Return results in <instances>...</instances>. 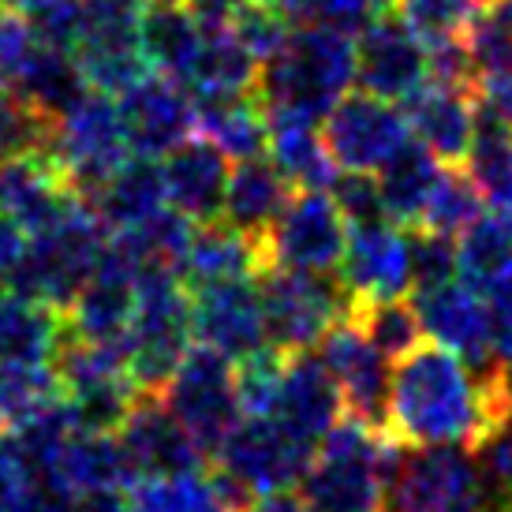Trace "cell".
<instances>
[{
  "label": "cell",
  "mask_w": 512,
  "mask_h": 512,
  "mask_svg": "<svg viewBox=\"0 0 512 512\" xmlns=\"http://www.w3.org/2000/svg\"><path fill=\"white\" fill-rule=\"evenodd\" d=\"M505 415V367L479 374L468 359L434 341H423L393 363L385 434L408 449H471Z\"/></svg>",
  "instance_id": "6da1fadb"
},
{
  "label": "cell",
  "mask_w": 512,
  "mask_h": 512,
  "mask_svg": "<svg viewBox=\"0 0 512 512\" xmlns=\"http://www.w3.org/2000/svg\"><path fill=\"white\" fill-rule=\"evenodd\" d=\"M356 83V34L296 27L258 68L255 94L270 120L322 124Z\"/></svg>",
  "instance_id": "7a4b0ae2"
},
{
  "label": "cell",
  "mask_w": 512,
  "mask_h": 512,
  "mask_svg": "<svg viewBox=\"0 0 512 512\" xmlns=\"http://www.w3.org/2000/svg\"><path fill=\"white\" fill-rule=\"evenodd\" d=\"M400 453L397 438L344 415L318 441L311 468L299 479V498L311 512H374L385 501Z\"/></svg>",
  "instance_id": "3957f363"
},
{
  "label": "cell",
  "mask_w": 512,
  "mask_h": 512,
  "mask_svg": "<svg viewBox=\"0 0 512 512\" xmlns=\"http://www.w3.org/2000/svg\"><path fill=\"white\" fill-rule=\"evenodd\" d=\"M105 232L101 217L86 199H75L53 225L30 232L27 251L15 266L8 288L30 299H42L57 311H68L83 285L94 277L105 255Z\"/></svg>",
  "instance_id": "277c9868"
},
{
  "label": "cell",
  "mask_w": 512,
  "mask_h": 512,
  "mask_svg": "<svg viewBox=\"0 0 512 512\" xmlns=\"http://www.w3.org/2000/svg\"><path fill=\"white\" fill-rule=\"evenodd\" d=\"M191 299L180 277H150L139 285V307L124 337L131 382L143 397H161L191 352Z\"/></svg>",
  "instance_id": "5b68a950"
},
{
  "label": "cell",
  "mask_w": 512,
  "mask_h": 512,
  "mask_svg": "<svg viewBox=\"0 0 512 512\" xmlns=\"http://www.w3.org/2000/svg\"><path fill=\"white\" fill-rule=\"evenodd\" d=\"M131 157L128 131L116 98L90 90L68 116L53 124V143L45 150V161L60 172V180L79 199H94L101 184Z\"/></svg>",
  "instance_id": "8992f818"
},
{
  "label": "cell",
  "mask_w": 512,
  "mask_h": 512,
  "mask_svg": "<svg viewBox=\"0 0 512 512\" xmlns=\"http://www.w3.org/2000/svg\"><path fill=\"white\" fill-rule=\"evenodd\" d=\"M165 404L187 427L202 456H217L228 434L243 423L240 367L217 348L191 344L184 363L176 367L172 382L165 385Z\"/></svg>",
  "instance_id": "52a82bcc"
},
{
  "label": "cell",
  "mask_w": 512,
  "mask_h": 512,
  "mask_svg": "<svg viewBox=\"0 0 512 512\" xmlns=\"http://www.w3.org/2000/svg\"><path fill=\"white\" fill-rule=\"evenodd\" d=\"M258 292H262L270 348L285 356L318 348L329 329L352 314V299L329 273L262 270Z\"/></svg>",
  "instance_id": "ba28073f"
},
{
  "label": "cell",
  "mask_w": 512,
  "mask_h": 512,
  "mask_svg": "<svg viewBox=\"0 0 512 512\" xmlns=\"http://www.w3.org/2000/svg\"><path fill=\"white\" fill-rule=\"evenodd\" d=\"M53 370L72 404L79 430L116 434L135 408V400L143 397L131 382L124 344H94L68 333V341L60 344L53 359Z\"/></svg>",
  "instance_id": "9c48e42d"
},
{
  "label": "cell",
  "mask_w": 512,
  "mask_h": 512,
  "mask_svg": "<svg viewBox=\"0 0 512 512\" xmlns=\"http://www.w3.org/2000/svg\"><path fill=\"white\" fill-rule=\"evenodd\" d=\"M389 512H494L475 456L464 445L408 449L385 486Z\"/></svg>",
  "instance_id": "30bf717a"
},
{
  "label": "cell",
  "mask_w": 512,
  "mask_h": 512,
  "mask_svg": "<svg viewBox=\"0 0 512 512\" xmlns=\"http://www.w3.org/2000/svg\"><path fill=\"white\" fill-rule=\"evenodd\" d=\"M150 4L154 0H83V34L72 53L94 90L120 98L150 75L143 49V19Z\"/></svg>",
  "instance_id": "8fae6325"
},
{
  "label": "cell",
  "mask_w": 512,
  "mask_h": 512,
  "mask_svg": "<svg viewBox=\"0 0 512 512\" xmlns=\"http://www.w3.org/2000/svg\"><path fill=\"white\" fill-rule=\"evenodd\" d=\"M348 217L333 202L329 191H299L288 210L277 217L270 236L262 240L266 270L296 273H333L341 270L348 247Z\"/></svg>",
  "instance_id": "7c38bea8"
},
{
  "label": "cell",
  "mask_w": 512,
  "mask_h": 512,
  "mask_svg": "<svg viewBox=\"0 0 512 512\" xmlns=\"http://www.w3.org/2000/svg\"><path fill=\"white\" fill-rule=\"evenodd\" d=\"M322 135L337 169L341 172H378L393 161V157L412 143V128L404 109H397L393 101L374 98L367 90L344 94L337 101V109L322 120Z\"/></svg>",
  "instance_id": "4fadbf2b"
},
{
  "label": "cell",
  "mask_w": 512,
  "mask_h": 512,
  "mask_svg": "<svg viewBox=\"0 0 512 512\" xmlns=\"http://www.w3.org/2000/svg\"><path fill=\"white\" fill-rule=\"evenodd\" d=\"M314 460V449L292 438L270 415H247L240 427L228 434L217 453V468H225L236 483H243L255 498L281 494L299 486Z\"/></svg>",
  "instance_id": "5bb4252c"
},
{
  "label": "cell",
  "mask_w": 512,
  "mask_h": 512,
  "mask_svg": "<svg viewBox=\"0 0 512 512\" xmlns=\"http://www.w3.org/2000/svg\"><path fill=\"white\" fill-rule=\"evenodd\" d=\"M318 359L337 378L348 419H359L367 427L385 430V408H389V356L367 337L356 314L341 318L318 344Z\"/></svg>",
  "instance_id": "9a60e30c"
},
{
  "label": "cell",
  "mask_w": 512,
  "mask_h": 512,
  "mask_svg": "<svg viewBox=\"0 0 512 512\" xmlns=\"http://www.w3.org/2000/svg\"><path fill=\"white\" fill-rule=\"evenodd\" d=\"M356 83L374 98L408 101L430 83V45L397 12L356 34Z\"/></svg>",
  "instance_id": "2e32d148"
},
{
  "label": "cell",
  "mask_w": 512,
  "mask_h": 512,
  "mask_svg": "<svg viewBox=\"0 0 512 512\" xmlns=\"http://www.w3.org/2000/svg\"><path fill=\"white\" fill-rule=\"evenodd\" d=\"M337 281L352 299V311L412 292V243L393 221L352 225Z\"/></svg>",
  "instance_id": "e0dca14e"
},
{
  "label": "cell",
  "mask_w": 512,
  "mask_h": 512,
  "mask_svg": "<svg viewBox=\"0 0 512 512\" xmlns=\"http://www.w3.org/2000/svg\"><path fill=\"white\" fill-rule=\"evenodd\" d=\"M412 303L419 311L427 341L468 359L479 374H490V370L501 367L498 352H494V326H490V307H486L483 288L456 277L449 285L412 292Z\"/></svg>",
  "instance_id": "ac0fdd59"
},
{
  "label": "cell",
  "mask_w": 512,
  "mask_h": 512,
  "mask_svg": "<svg viewBox=\"0 0 512 512\" xmlns=\"http://www.w3.org/2000/svg\"><path fill=\"white\" fill-rule=\"evenodd\" d=\"M191 296H195L191 299V326H195L199 344L217 348L232 363H243L262 348H270L258 277L195 288Z\"/></svg>",
  "instance_id": "d6986e66"
},
{
  "label": "cell",
  "mask_w": 512,
  "mask_h": 512,
  "mask_svg": "<svg viewBox=\"0 0 512 512\" xmlns=\"http://www.w3.org/2000/svg\"><path fill=\"white\" fill-rule=\"evenodd\" d=\"M116 105H120V116H124L131 154L165 157L184 139H191L195 128H199L195 98L187 94V86L172 83V79L157 72H150L131 90H124L116 98Z\"/></svg>",
  "instance_id": "ffe728a7"
},
{
  "label": "cell",
  "mask_w": 512,
  "mask_h": 512,
  "mask_svg": "<svg viewBox=\"0 0 512 512\" xmlns=\"http://www.w3.org/2000/svg\"><path fill=\"white\" fill-rule=\"evenodd\" d=\"M344 397L337 378L329 367L311 352L285 356V370L277 382V397H273L270 419L299 438L303 445L318 449V441L344 419Z\"/></svg>",
  "instance_id": "44dd1931"
},
{
  "label": "cell",
  "mask_w": 512,
  "mask_h": 512,
  "mask_svg": "<svg viewBox=\"0 0 512 512\" xmlns=\"http://www.w3.org/2000/svg\"><path fill=\"white\" fill-rule=\"evenodd\" d=\"M128 460L139 479H157V475H184V471L206 468V456L187 434V427L172 415L165 397H139L128 412L124 427L116 430Z\"/></svg>",
  "instance_id": "7402d4cb"
},
{
  "label": "cell",
  "mask_w": 512,
  "mask_h": 512,
  "mask_svg": "<svg viewBox=\"0 0 512 512\" xmlns=\"http://www.w3.org/2000/svg\"><path fill=\"white\" fill-rule=\"evenodd\" d=\"M412 139L449 169H464L479 135V101L471 86L427 83L415 98L404 101Z\"/></svg>",
  "instance_id": "603a6c76"
},
{
  "label": "cell",
  "mask_w": 512,
  "mask_h": 512,
  "mask_svg": "<svg viewBox=\"0 0 512 512\" xmlns=\"http://www.w3.org/2000/svg\"><path fill=\"white\" fill-rule=\"evenodd\" d=\"M135 307H139V281L113 255V247L105 243V255H101L94 277L86 281L75 303L64 311L68 333L94 344H124Z\"/></svg>",
  "instance_id": "cb8c5ba5"
},
{
  "label": "cell",
  "mask_w": 512,
  "mask_h": 512,
  "mask_svg": "<svg viewBox=\"0 0 512 512\" xmlns=\"http://www.w3.org/2000/svg\"><path fill=\"white\" fill-rule=\"evenodd\" d=\"M165 172V191L169 206L191 217L195 225H214L225 214V191H228V154L206 135H191L184 143L169 150L161 161Z\"/></svg>",
  "instance_id": "d4e9b609"
},
{
  "label": "cell",
  "mask_w": 512,
  "mask_h": 512,
  "mask_svg": "<svg viewBox=\"0 0 512 512\" xmlns=\"http://www.w3.org/2000/svg\"><path fill=\"white\" fill-rule=\"evenodd\" d=\"M191 240H195V221L165 206L139 225L116 232V240H109V247L143 285L150 277H180Z\"/></svg>",
  "instance_id": "484cf974"
},
{
  "label": "cell",
  "mask_w": 512,
  "mask_h": 512,
  "mask_svg": "<svg viewBox=\"0 0 512 512\" xmlns=\"http://www.w3.org/2000/svg\"><path fill=\"white\" fill-rule=\"evenodd\" d=\"M292 199H296V187L285 180V172L266 157H251V161L232 165L225 191V214L221 217L236 232L262 243Z\"/></svg>",
  "instance_id": "4316f807"
},
{
  "label": "cell",
  "mask_w": 512,
  "mask_h": 512,
  "mask_svg": "<svg viewBox=\"0 0 512 512\" xmlns=\"http://www.w3.org/2000/svg\"><path fill=\"white\" fill-rule=\"evenodd\" d=\"M75 199L79 195L68 191L60 172L45 157L0 161V210L27 228V236L53 225Z\"/></svg>",
  "instance_id": "83f0119b"
},
{
  "label": "cell",
  "mask_w": 512,
  "mask_h": 512,
  "mask_svg": "<svg viewBox=\"0 0 512 512\" xmlns=\"http://www.w3.org/2000/svg\"><path fill=\"white\" fill-rule=\"evenodd\" d=\"M8 90H12L15 98L27 101L30 109H38V113L57 124L60 116L72 113L94 86L86 83V75L72 49H57V45L38 42L27 53L23 68L15 72Z\"/></svg>",
  "instance_id": "f1b7e54d"
},
{
  "label": "cell",
  "mask_w": 512,
  "mask_h": 512,
  "mask_svg": "<svg viewBox=\"0 0 512 512\" xmlns=\"http://www.w3.org/2000/svg\"><path fill=\"white\" fill-rule=\"evenodd\" d=\"M64 341V311L23 292H0V363H49Z\"/></svg>",
  "instance_id": "f546056e"
},
{
  "label": "cell",
  "mask_w": 512,
  "mask_h": 512,
  "mask_svg": "<svg viewBox=\"0 0 512 512\" xmlns=\"http://www.w3.org/2000/svg\"><path fill=\"white\" fill-rule=\"evenodd\" d=\"M266 270V255L262 243L236 232L225 221L195 228V240L187 247L184 258V281L191 292L206 285H221V281H243V277H258Z\"/></svg>",
  "instance_id": "4dcf8cb0"
},
{
  "label": "cell",
  "mask_w": 512,
  "mask_h": 512,
  "mask_svg": "<svg viewBox=\"0 0 512 512\" xmlns=\"http://www.w3.org/2000/svg\"><path fill=\"white\" fill-rule=\"evenodd\" d=\"M94 214L101 217V225L124 232V228L139 225L146 217H154L157 210L169 206V191H165V172L157 157L131 154L120 169L101 184V191L90 199Z\"/></svg>",
  "instance_id": "1f68e13d"
},
{
  "label": "cell",
  "mask_w": 512,
  "mask_h": 512,
  "mask_svg": "<svg viewBox=\"0 0 512 512\" xmlns=\"http://www.w3.org/2000/svg\"><path fill=\"white\" fill-rule=\"evenodd\" d=\"M202 38H206V23L195 12H187L184 4H169V0L150 4L143 19V49L150 72L187 86L202 53Z\"/></svg>",
  "instance_id": "d6a6232c"
},
{
  "label": "cell",
  "mask_w": 512,
  "mask_h": 512,
  "mask_svg": "<svg viewBox=\"0 0 512 512\" xmlns=\"http://www.w3.org/2000/svg\"><path fill=\"white\" fill-rule=\"evenodd\" d=\"M258 57L243 45L232 23H206L202 53L195 60V72L187 79L191 98H228V94H255Z\"/></svg>",
  "instance_id": "836d02e7"
},
{
  "label": "cell",
  "mask_w": 512,
  "mask_h": 512,
  "mask_svg": "<svg viewBox=\"0 0 512 512\" xmlns=\"http://www.w3.org/2000/svg\"><path fill=\"white\" fill-rule=\"evenodd\" d=\"M449 165H441L423 143H408L382 172H378V191H382L385 217L400 228H419L427 214L430 199L438 191L441 176Z\"/></svg>",
  "instance_id": "e575fe53"
},
{
  "label": "cell",
  "mask_w": 512,
  "mask_h": 512,
  "mask_svg": "<svg viewBox=\"0 0 512 512\" xmlns=\"http://www.w3.org/2000/svg\"><path fill=\"white\" fill-rule=\"evenodd\" d=\"M202 135L228 154V161H251L270 150V116L258 94L195 98Z\"/></svg>",
  "instance_id": "d590c367"
},
{
  "label": "cell",
  "mask_w": 512,
  "mask_h": 512,
  "mask_svg": "<svg viewBox=\"0 0 512 512\" xmlns=\"http://www.w3.org/2000/svg\"><path fill=\"white\" fill-rule=\"evenodd\" d=\"M60 479L72 486L75 498L90 490H131L139 483L120 434H101V430H75V438L60 456Z\"/></svg>",
  "instance_id": "8d00e7d4"
},
{
  "label": "cell",
  "mask_w": 512,
  "mask_h": 512,
  "mask_svg": "<svg viewBox=\"0 0 512 512\" xmlns=\"http://www.w3.org/2000/svg\"><path fill=\"white\" fill-rule=\"evenodd\" d=\"M270 161L296 191H329L341 176L326 135L307 120H270Z\"/></svg>",
  "instance_id": "74e56055"
},
{
  "label": "cell",
  "mask_w": 512,
  "mask_h": 512,
  "mask_svg": "<svg viewBox=\"0 0 512 512\" xmlns=\"http://www.w3.org/2000/svg\"><path fill=\"white\" fill-rule=\"evenodd\" d=\"M456 247H460V277L486 292L512 273V217L486 210L456 240Z\"/></svg>",
  "instance_id": "f35d334b"
},
{
  "label": "cell",
  "mask_w": 512,
  "mask_h": 512,
  "mask_svg": "<svg viewBox=\"0 0 512 512\" xmlns=\"http://www.w3.org/2000/svg\"><path fill=\"white\" fill-rule=\"evenodd\" d=\"M60 397L64 389L49 363H0V430L19 427Z\"/></svg>",
  "instance_id": "ab89813d"
},
{
  "label": "cell",
  "mask_w": 512,
  "mask_h": 512,
  "mask_svg": "<svg viewBox=\"0 0 512 512\" xmlns=\"http://www.w3.org/2000/svg\"><path fill=\"white\" fill-rule=\"evenodd\" d=\"M486 214V199L479 184L471 180L468 169H445L438 191L430 199L427 214H423V225L438 236H449V240H460L479 217Z\"/></svg>",
  "instance_id": "60d3db41"
},
{
  "label": "cell",
  "mask_w": 512,
  "mask_h": 512,
  "mask_svg": "<svg viewBox=\"0 0 512 512\" xmlns=\"http://www.w3.org/2000/svg\"><path fill=\"white\" fill-rule=\"evenodd\" d=\"M490 0H393V12L423 38L434 42H464L475 19Z\"/></svg>",
  "instance_id": "b9f144b4"
},
{
  "label": "cell",
  "mask_w": 512,
  "mask_h": 512,
  "mask_svg": "<svg viewBox=\"0 0 512 512\" xmlns=\"http://www.w3.org/2000/svg\"><path fill=\"white\" fill-rule=\"evenodd\" d=\"M352 314L359 318V326L367 329L370 341L389 356V363H397L400 356H408L412 348H419V344L427 341L419 311H415V303L408 296L367 303V307H356Z\"/></svg>",
  "instance_id": "7bdbcfd3"
},
{
  "label": "cell",
  "mask_w": 512,
  "mask_h": 512,
  "mask_svg": "<svg viewBox=\"0 0 512 512\" xmlns=\"http://www.w3.org/2000/svg\"><path fill=\"white\" fill-rule=\"evenodd\" d=\"M292 27H333L344 34L367 30L374 19L393 12V0H273Z\"/></svg>",
  "instance_id": "ee69618b"
},
{
  "label": "cell",
  "mask_w": 512,
  "mask_h": 512,
  "mask_svg": "<svg viewBox=\"0 0 512 512\" xmlns=\"http://www.w3.org/2000/svg\"><path fill=\"white\" fill-rule=\"evenodd\" d=\"M464 42L475 64V79L512 75V0H490Z\"/></svg>",
  "instance_id": "f6af8a7d"
},
{
  "label": "cell",
  "mask_w": 512,
  "mask_h": 512,
  "mask_svg": "<svg viewBox=\"0 0 512 512\" xmlns=\"http://www.w3.org/2000/svg\"><path fill=\"white\" fill-rule=\"evenodd\" d=\"M471 456H475V468H479L494 512L512 509V412L471 445Z\"/></svg>",
  "instance_id": "bcb514c9"
},
{
  "label": "cell",
  "mask_w": 512,
  "mask_h": 512,
  "mask_svg": "<svg viewBox=\"0 0 512 512\" xmlns=\"http://www.w3.org/2000/svg\"><path fill=\"white\" fill-rule=\"evenodd\" d=\"M15 8L42 45L75 49L83 34V0H15Z\"/></svg>",
  "instance_id": "7dc6e473"
},
{
  "label": "cell",
  "mask_w": 512,
  "mask_h": 512,
  "mask_svg": "<svg viewBox=\"0 0 512 512\" xmlns=\"http://www.w3.org/2000/svg\"><path fill=\"white\" fill-rule=\"evenodd\" d=\"M412 292L449 285L460 277V247L449 236H438L430 228H412Z\"/></svg>",
  "instance_id": "c3c4849f"
},
{
  "label": "cell",
  "mask_w": 512,
  "mask_h": 512,
  "mask_svg": "<svg viewBox=\"0 0 512 512\" xmlns=\"http://www.w3.org/2000/svg\"><path fill=\"white\" fill-rule=\"evenodd\" d=\"M228 23H232V30L243 38V45L258 57V64H266V60L285 45L288 34H292L288 15L281 12L273 0H247Z\"/></svg>",
  "instance_id": "681fc988"
},
{
  "label": "cell",
  "mask_w": 512,
  "mask_h": 512,
  "mask_svg": "<svg viewBox=\"0 0 512 512\" xmlns=\"http://www.w3.org/2000/svg\"><path fill=\"white\" fill-rule=\"evenodd\" d=\"M333 202L341 206L348 225H370V221H389L382 206V191H378V176L367 172H341L337 184L329 187Z\"/></svg>",
  "instance_id": "f907efd6"
},
{
  "label": "cell",
  "mask_w": 512,
  "mask_h": 512,
  "mask_svg": "<svg viewBox=\"0 0 512 512\" xmlns=\"http://www.w3.org/2000/svg\"><path fill=\"white\" fill-rule=\"evenodd\" d=\"M34 45H38V38L27 27L23 12L12 8V4H4L0 8V90L12 86L15 72L23 68V60H27V53Z\"/></svg>",
  "instance_id": "816d5d0a"
},
{
  "label": "cell",
  "mask_w": 512,
  "mask_h": 512,
  "mask_svg": "<svg viewBox=\"0 0 512 512\" xmlns=\"http://www.w3.org/2000/svg\"><path fill=\"white\" fill-rule=\"evenodd\" d=\"M75 494L72 486L64 483L60 475H49V479H30L23 483V490L12 498V505L4 512H72Z\"/></svg>",
  "instance_id": "f5cc1de1"
},
{
  "label": "cell",
  "mask_w": 512,
  "mask_h": 512,
  "mask_svg": "<svg viewBox=\"0 0 512 512\" xmlns=\"http://www.w3.org/2000/svg\"><path fill=\"white\" fill-rule=\"evenodd\" d=\"M486 307H490V326H494V352L501 367L512 370V273L501 277L498 285L486 288Z\"/></svg>",
  "instance_id": "db71d44e"
},
{
  "label": "cell",
  "mask_w": 512,
  "mask_h": 512,
  "mask_svg": "<svg viewBox=\"0 0 512 512\" xmlns=\"http://www.w3.org/2000/svg\"><path fill=\"white\" fill-rule=\"evenodd\" d=\"M27 240H30L27 228L0 210V285L12 281L15 266H19V258H23V251H27Z\"/></svg>",
  "instance_id": "11a10c76"
},
{
  "label": "cell",
  "mask_w": 512,
  "mask_h": 512,
  "mask_svg": "<svg viewBox=\"0 0 512 512\" xmlns=\"http://www.w3.org/2000/svg\"><path fill=\"white\" fill-rule=\"evenodd\" d=\"M72 512H139L131 501V490H90L79 494Z\"/></svg>",
  "instance_id": "9f6ffc18"
},
{
  "label": "cell",
  "mask_w": 512,
  "mask_h": 512,
  "mask_svg": "<svg viewBox=\"0 0 512 512\" xmlns=\"http://www.w3.org/2000/svg\"><path fill=\"white\" fill-rule=\"evenodd\" d=\"M169 4H184L187 12H195L202 23H228L247 0H169Z\"/></svg>",
  "instance_id": "6f0895ef"
},
{
  "label": "cell",
  "mask_w": 512,
  "mask_h": 512,
  "mask_svg": "<svg viewBox=\"0 0 512 512\" xmlns=\"http://www.w3.org/2000/svg\"><path fill=\"white\" fill-rule=\"evenodd\" d=\"M243 512H311L307 505H303V498L299 494H292V490H281V494H266V498H255V505Z\"/></svg>",
  "instance_id": "680465c9"
},
{
  "label": "cell",
  "mask_w": 512,
  "mask_h": 512,
  "mask_svg": "<svg viewBox=\"0 0 512 512\" xmlns=\"http://www.w3.org/2000/svg\"><path fill=\"white\" fill-rule=\"evenodd\" d=\"M0 4H15V0H0Z\"/></svg>",
  "instance_id": "91938a15"
},
{
  "label": "cell",
  "mask_w": 512,
  "mask_h": 512,
  "mask_svg": "<svg viewBox=\"0 0 512 512\" xmlns=\"http://www.w3.org/2000/svg\"><path fill=\"white\" fill-rule=\"evenodd\" d=\"M505 512H512V509H505Z\"/></svg>",
  "instance_id": "94428289"
},
{
  "label": "cell",
  "mask_w": 512,
  "mask_h": 512,
  "mask_svg": "<svg viewBox=\"0 0 512 512\" xmlns=\"http://www.w3.org/2000/svg\"><path fill=\"white\" fill-rule=\"evenodd\" d=\"M0 8H4V4H0Z\"/></svg>",
  "instance_id": "6125c7cd"
}]
</instances>
